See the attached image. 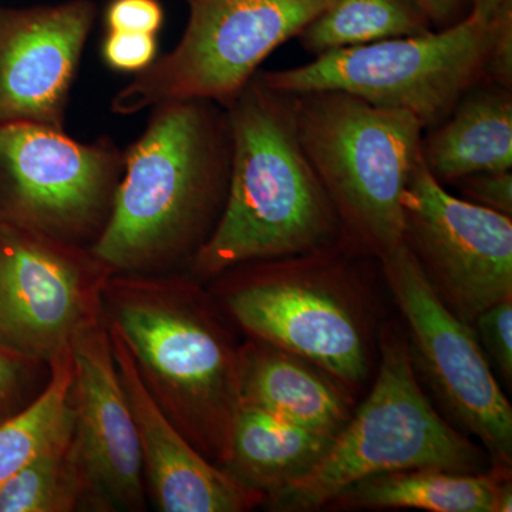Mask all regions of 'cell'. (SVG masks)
<instances>
[{
  "instance_id": "obj_2",
  "label": "cell",
  "mask_w": 512,
  "mask_h": 512,
  "mask_svg": "<svg viewBox=\"0 0 512 512\" xmlns=\"http://www.w3.org/2000/svg\"><path fill=\"white\" fill-rule=\"evenodd\" d=\"M101 305L161 412L224 467L241 407V345L207 285L187 271L113 274Z\"/></svg>"
},
{
  "instance_id": "obj_28",
  "label": "cell",
  "mask_w": 512,
  "mask_h": 512,
  "mask_svg": "<svg viewBox=\"0 0 512 512\" xmlns=\"http://www.w3.org/2000/svg\"><path fill=\"white\" fill-rule=\"evenodd\" d=\"M163 20V8L157 0H113L106 13L109 32L156 35Z\"/></svg>"
},
{
  "instance_id": "obj_5",
  "label": "cell",
  "mask_w": 512,
  "mask_h": 512,
  "mask_svg": "<svg viewBox=\"0 0 512 512\" xmlns=\"http://www.w3.org/2000/svg\"><path fill=\"white\" fill-rule=\"evenodd\" d=\"M286 96L349 247L380 258L402 244V198L421 156L423 124L336 90Z\"/></svg>"
},
{
  "instance_id": "obj_24",
  "label": "cell",
  "mask_w": 512,
  "mask_h": 512,
  "mask_svg": "<svg viewBox=\"0 0 512 512\" xmlns=\"http://www.w3.org/2000/svg\"><path fill=\"white\" fill-rule=\"evenodd\" d=\"M478 342L491 369L508 387L512 384V296L485 309L474 320Z\"/></svg>"
},
{
  "instance_id": "obj_20",
  "label": "cell",
  "mask_w": 512,
  "mask_h": 512,
  "mask_svg": "<svg viewBox=\"0 0 512 512\" xmlns=\"http://www.w3.org/2000/svg\"><path fill=\"white\" fill-rule=\"evenodd\" d=\"M72 348L50 366L42 392L18 413L0 421V487L35 458L73 437Z\"/></svg>"
},
{
  "instance_id": "obj_17",
  "label": "cell",
  "mask_w": 512,
  "mask_h": 512,
  "mask_svg": "<svg viewBox=\"0 0 512 512\" xmlns=\"http://www.w3.org/2000/svg\"><path fill=\"white\" fill-rule=\"evenodd\" d=\"M421 138V158L440 183L512 167L511 90L481 80Z\"/></svg>"
},
{
  "instance_id": "obj_18",
  "label": "cell",
  "mask_w": 512,
  "mask_h": 512,
  "mask_svg": "<svg viewBox=\"0 0 512 512\" xmlns=\"http://www.w3.org/2000/svg\"><path fill=\"white\" fill-rule=\"evenodd\" d=\"M339 510L417 508L431 512H511V467L484 473L439 468L390 471L350 485L330 501Z\"/></svg>"
},
{
  "instance_id": "obj_29",
  "label": "cell",
  "mask_w": 512,
  "mask_h": 512,
  "mask_svg": "<svg viewBox=\"0 0 512 512\" xmlns=\"http://www.w3.org/2000/svg\"><path fill=\"white\" fill-rule=\"evenodd\" d=\"M436 30L456 25L471 12V0H417Z\"/></svg>"
},
{
  "instance_id": "obj_23",
  "label": "cell",
  "mask_w": 512,
  "mask_h": 512,
  "mask_svg": "<svg viewBox=\"0 0 512 512\" xmlns=\"http://www.w3.org/2000/svg\"><path fill=\"white\" fill-rule=\"evenodd\" d=\"M50 377V367L0 352V421L32 402Z\"/></svg>"
},
{
  "instance_id": "obj_16",
  "label": "cell",
  "mask_w": 512,
  "mask_h": 512,
  "mask_svg": "<svg viewBox=\"0 0 512 512\" xmlns=\"http://www.w3.org/2000/svg\"><path fill=\"white\" fill-rule=\"evenodd\" d=\"M241 404L336 436L352 417L349 389L309 360L262 340L241 345Z\"/></svg>"
},
{
  "instance_id": "obj_13",
  "label": "cell",
  "mask_w": 512,
  "mask_h": 512,
  "mask_svg": "<svg viewBox=\"0 0 512 512\" xmlns=\"http://www.w3.org/2000/svg\"><path fill=\"white\" fill-rule=\"evenodd\" d=\"M73 443L97 512H144L148 497L136 421L106 320L80 330L72 342Z\"/></svg>"
},
{
  "instance_id": "obj_21",
  "label": "cell",
  "mask_w": 512,
  "mask_h": 512,
  "mask_svg": "<svg viewBox=\"0 0 512 512\" xmlns=\"http://www.w3.org/2000/svg\"><path fill=\"white\" fill-rule=\"evenodd\" d=\"M434 30L417 0H332L299 35L319 56L342 47L423 35Z\"/></svg>"
},
{
  "instance_id": "obj_12",
  "label": "cell",
  "mask_w": 512,
  "mask_h": 512,
  "mask_svg": "<svg viewBox=\"0 0 512 512\" xmlns=\"http://www.w3.org/2000/svg\"><path fill=\"white\" fill-rule=\"evenodd\" d=\"M403 242L440 301L473 326L512 296V217L454 197L419 158L402 198Z\"/></svg>"
},
{
  "instance_id": "obj_6",
  "label": "cell",
  "mask_w": 512,
  "mask_h": 512,
  "mask_svg": "<svg viewBox=\"0 0 512 512\" xmlns=\"http://www.w3.org/2000/svg\"><path fill=\"white\" fill-rule=\"evenodd\" d=\"M491 466L483 447L440 416L414 372L407 338L386 326L380 335L379 372L372 392L336 434L322 460L306 476L266 497L262 507L318 511L350 485L390 471L439 468L484 473Z\"/></svg>"
},
{
  "instance_id": "obj_22",
  "label": "cell",
  "mask_w": 512,
  "mask_h": 512,
  "mask_svg": "<svg viewBox=\"0 0 512 512\" xmlns=\"http://www.w3.org/2000/svg\"><path fill=\"white\" fill-rule=\"evenodd\" d=\"M97 512L73 437L35 458L0 487V512Z\"/></svg>"
},
{
  "instance_id": "obj_10",
  "label": "cell",
  "mask_w": 512,
  "mask_h": 512,
  "mask_svg": "<svg viewBox=\"0 0 512 512\" xmlns=\"http://www.w3.org/2000/svg\"><path fill=\"white\" fill-rule=\"evenodd\" d=\"M379 261L407 323L414 372L456 429L481 441L493 466L511 467L512 407L476 330L440 301L404 242Z\"/></svg>"
},
{
  "instance_id": "obj_7",
  "label": "cell",
  "mask_w": 512,
  "mask_h": 512,
  "mask_svg": "<svg viewBox=\"0 0 512 512\" xmlns=\"http://www.w3.org/2000/svg\"><path fill=\"white\" fill-rule=\"evenodd\" d=\"M493 20L470 12L448 28L330 50L303 66L259 76L279 93L336 90L380 109L406 111L427 130L484 79Z\"/></svg>"
},
{
  "instance_id": "obj_15",
  "label": "cell",
  "mask_w": 512,
  "mask_h": 512,
  "mask_svg": "<svg viewBox=\"0 0 512 512\" xmlns=\"http://www.w3.org/2000/svg\"><path fill=\"white\" fill-rule=\"evenodd\" d=\"M109 330L136 421L148 503L161 512H245L261 507L264 495L242 487L202 456L161 412L141 383L123 339L110 326Z\"/></svg>"
},
{
  "instance_id": "obj_4",
  "label": "cell",
  "mask_w": 512,
  "mask_h": 512,
  "mask_svg": "<svg viewBox=\"0 0 512 512\" xmlns=\"http://www.w3.org/2000/svg\"><path fill=\"white\" fill-rule=\"evenodd\" d=\"M348 248L248 262L204 284L248 338L309 360L350 389L369 375L372 325L342 258Z\"/></svg>"
},
{
  "instance_id": "obj_31",
  "label": "cell",
  "mask_w": 512,
  "mask_h": 512,
  "mask_svg": "<svg viewBox=\"0 0 512 512\" xmlns=\"http://www.w3.org/2000/svg\"><path fill=\"white\" fill-rule=\"evenodd\" d=\"M185 2H187L188 5H191V3L197 2V0H185Z\"/></svg>"
},
{
  "instance_id": "obj_9",
  "label": "cell",
  "mask_w": 512,
  "mask_h": 512,
  "mask_svg": "<svg viewBox=\"0 0 512 512\" xmlns=\"http://www.w3.org/2000/svg\"><path fill=\"white\" fill-rule=\"evenodd\" d=\"M126 167L110 138L80 143L63 130L0 123V227L92 248Z\"/></svg>"
},
{
  "instance_id": "obj_1",
  "label": "cell",
  "mask_w": 512,
  "mask_h": 512,
  "mask_svg": "<svg viewBox=\"0 0 512 512\" xmlns=\"http://www.w3.org/2000/svg\"><path fill=\"white\" fill-rule=\"evenodd\" d=\"M126 151L110 220L92 252L113 274L187 271L220 221L231 177L227 109L211 100L151 107Z\"/></svg>"
},
{
  "instance_id": "obj_30",
  "label": "cell",
  "mask_w": 512,
  "mask_h": 512,
  "mask_svg": "<svg viewBox=\"0 0 512 512\" xmlns=\"http://www.w3.org/2000/svg\"><path fill=\"white\" fill-rule=\"evenodd\" d=\"M508 0H471V12L491 22Z\"/></svg>"
},
{
  "instance_id": "obj_8",
  "label": "cell",
  "mask_w": 512,
  "mask_h": 512,
  "mask_svg": "<svg viewBox=\"0 0 512 512\" xmlns=\"http://www.w3.org/2000/svg\"><path fill=\"white\" fill-rule=\"evenodd\" d=\"M332 0H197L173 52L141 70L111 103L121 116L171 100L227 106L266 57L298 37Z\"/></svg>"
},
{
  "instance_id": "obj_14",
  "label": "cell",
  "mask_w": 512,
  "mask_h": 512,
  "mask_svg": "<svg viewBox=\"0 0 512 512\" xmlns=\"http://www.w3.org/2000/svg\"><path fill=\"white\" fill-rule=\"evenodd\" d=\"M96 16L93 0L0 6V123L26 121L63 130Z\"/></svg>"
},
{
  "instance_id": "obj_25",
  "label": "cell",
  "mask_w": 512,
  "mask_h": 512,
  "mask_svg": "<svg viewBox=\"0 0 512 512\" xmlns=\"http://www.w3.org/2000/svg\"><path fill=\"white\" fill-rule=\"evenodd\" d=\"M156 35L133 32H109L103 43L106 63L119 72L147 69L156 60Z\"/></svg>"
},
{
  "instance_id": "obj_27",
  "label": "cell",
  "mask_w": 512,
  "mask_h": 512,
  "mask_svg": "<svg viewBox=\"0 0 512 512\" xmlns=\"http://www.w3.org/2000/svg\"><path fill=\"white\" fill-rule=\"evenodd\" d=\"M484 79L498 86L512 87V0L493 20V37L485 64Z\"/></svg>"
},
{
  "instance_id": "obj_19",
  "label": "cell",
  "mask_w": 512,
  "mask_h": 512,
  "mask_svg": "<svg viewBox=\"0 0 512 512\" xmlns=\"http://www.w3.org/2000/svg\"><path fill=\"white\" fill-rule=\"evenodd\" d=\"M335 437L241 404L222 470L266 498L306 476Z\"/></svg>"
},
{
  "instance_id": "obj_26",
  "label": "cell",
  "mask_w": 512,
  "mask_h": 512,
  "mask_svg": "<svg viewBox=\"0 0 512 512\" xmlns=\"http://www.w3.org/2000/svg\"><path fill=\"white\" fill-rule=\"evenodd\" d=\"M467 201L512 217V174L484 171L456 181Z\"/></svg>"
},
{
  "instance_id": "obj_3",
  "label": "cell",
  "mask_w": 512,
  "mask_h": 512,
  "mask_svg": "<svg viewBox=\"0 0 512 512\" xmlns=\"http://www.w3.org/2000/svg\"><path fill=\"white\" fill-rule=\"evenodd\" d=\"M224 107L232 136L227 201L188 274L208 282L248 262L348 245L335 208L303 154L288 96L266 86L256 73Z\"/></svg>"
},
{
  "instance_id": "obj_11",
  "label": "cell",
  "mask_w": 512,
  "mask_h": 512,
  "mask_svg": "<svg viewBox=\"0 0 512 512\" xmlns=\"http://www.w3.org/2000/svg\"><path fill=\"white\" fill-rule=\"evenodd\" d=\"M111 275L90 248L0 227V352L52 366L103 319Z\"/></svg>"
}]
</instances>
